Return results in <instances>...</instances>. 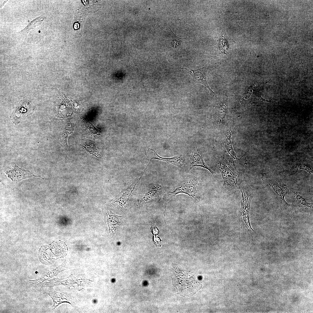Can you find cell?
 Instances as JSON below:
<instances>
[{"mask_svg": "<svg viewBox=\"0 0 313 313\" xmlns=\"http://www.w3.org/2000/svg\"><path fill=\"white\" fill-rule=\"evenodd\" d=\"M180 41L179 39H176L173 40L172 43V47L175 48L178 47Z\"/></svg>", "mask_w": 313, "mask_h": 313, "instance_id": "e0dca14e", "label": "cell"}, {"mask_svg": "<svg viewBox=\"0 0 313 313\" xmlns=\"http://www.w3.org/2000/svg\"><path fill=\"white\" fill-rule=\"evenodd\" d=\"M74 125L73 123H67L65 128V142L67 143V139L68 136L72 133L74 131Z\"/></svg>", "mask_w": 313, "mask_h": 313, "instance_id": "9a60e30c", "label": "cell"}, {"mask_svg": "<svg viewBox=\"0 0 313 313\" xmlns=\"http://www.w3.org/2000/svg\"><path fill=\"white\" fill-rule=\"evenodd\" d=\"M183 69L189 73L196 82L203 85L208 88L212 96H214V93L210 89L207 83L206 78L207 71L205 67L196 70H190L185 68Z\"/></svg>", "mask_w": 313, "mask_h": 313, "instance_id": "52a82bcc", "label": "cell"}, {"mask_svg": "<svg viewBox=\"0 0 313 313\" xmlns=\"http://www.w3.org/2000/svg\"><path fill=\"white\" fill-rule=\"evenodd\" d=\"M33 110V107L29 101L21 102L12 112L11 119L14 123L17 124L23 119L31 114Z\"/></svg>", "mask_w": 313, "mask_h": 313, "instance_id": "7a4b0ae2", "label": "cell"}, {"mask_svg": "<svg viewBox=\"0 0 313 313\" xmlns=\"http://www.w3.org/2000/svg\"><path fill=\"white\" fill-rule=\"evenodd\" d=\"M296 198L298 202L300 204L307 207H310L309 203H307L305 200L300 195L298 194L296 196Z\"/></svg>", "mask_w": 313, "mask_h": 313, "instance_id": "2e32d148", "label": "cell"}, {"mask_svg": "<svg viewBox=\"0 0 313 313\" xmlns=\"http://www.w3.org/2000/svg\"><path fill=\"white\" fill-rule=\"evenodd\" d=\"M269 184L273 188L275 193L286 203L287 204L285 201L284 196L286 194L285 187L282 184H276V182L269 181Z\"/></svg>", "mask_w": 313, "mask_h": 313, "instance_id": "9c48e42d", "label": "cell"}, {"mask_svg": "<svg viewBox=\"0 0 313 313\" xmlns=\"http://www.w3.org/2000/svg\"><path fill=\"white\" fill-rule=\"evenodd\" d=\"M219 47L223 53H225L226 50L228 49L227 41L223 37L219 39Z\"/></svg>", "mask_w": 313, "mask_h": 313, "instance_id": "5bb4252c", "label": "cell"}, {"mask_svg": "<svg viewBox=\"0 0 313 313\" xmlns=\"http://www.w3.org/2000/svg\"><path fill=\"white\" fill-rule=\"evenodd\" d=\"M156 156L158 157H152L151 159H155L161 160L166 162L168 163H172L176 165H179L181 164V161L183 160L182 157L180 156H175L171 158H166L161 157L159 156L155 152Z\"/></svg>", "mask_w": 313, "mask_h": 313, "instance_id": "8fae6325", "label": "cell"}, {"mask_svg": "<svg viewBox=\"0 0 313 313\" xmlns=\"http://www.w3.org/2000/svg\"><path fill=\"white\" fill-rule=\"evenodd\" d=\"M92 143H85L82 145L81 146L90 154H94V152L96 154V152L97 153V152L96 147L94 144Z\"/></svg>", "mask_w": 313, "mask_h": 313, "instance_id": "4fadbf2b", "label": "cell"}, {"mask_svg": "<svg viewBox=\"0 0 313 313\" xmlns=\"http://www.w3.org/2000/svg\"><path fill=\"white\" fill-rule=\"evenodd\" d=\"M79 28V25L78 23H75L74 26V28L75 29H77Z\"/></svg>", "mask_w": 313, "mask_h": 313, "instance_id": "ac0fdd59", "label": "cell"}, {"mask_svg": "<svg viewBox=\"0 0 313 313\" xmlns=\"http://www.w3.org/2000/svg\"><path fill=\"white\" fill-rule=\"evenodd\" d=\"M240 190L241 193V214L247 226L253 230L249 221V210L251 195L249 190L245 188H241Z\"/></svg>", "mask_w": 313, "mask_h": 313, "instance_id": "277c9868", "label": "cell"}, {"mask_svg": "<svg viewBox=\"0 0 313 313\" xmlns=\"http://www.w3.org/2000/svg\"><path fill=\"white\" fill-rule=\"evenodd\" d=\"M190 165L192 167H201L207 169L216 179L214 176V174L216 173L206 164L203 161L202 155H200L198 151H196L194 153L193 155L192 156L190 159Z\"/></svg>", "mask_w": 313, "mask_h": 313, "instance_id": "ba28073f", "label": "cell"}, {"mask_svg": "<svg viewBox=\"0 0 313 313\" xmlns=\"http://www.w3.org/2000/svg\"><path fill=\"white\" fill-rule=\"evenodd\" d=\"M44 17H40L34 19L31 22L22 30L19 33H25L28 32L30 30L34 28L36 26L40 24L43 21Z\"/></svg>", "mask_w": 313, "mask_h": 313, "instance_id": "7c38bea8", "label": "cell"}, {"mask_svg": "<svg viewBox=\"0 0 313 313\" xmlns=\"http://www.w3.org/2000/svg\"><path fill=\"white\" fill-rule=\"evenodd\" d=\"M219 170L223 179L224 184L229 187H234L237 183V175L230 165L223 163H218Z\"/></svg>", "mask_w": 313, "mask_h": 313, "instance_id": "3957f363", "label": "cell"}, {"mask_svg": "<svg viewBox=\"0 0 313 313\" xmlns=\"http://www.w3.org/2000/svg\"><path fill=\"white\" fill-rule=\"evenodd\" d=\"M176 276L172 279L178 294L183 296L193 295L202 288V285L196 280L192 274L180 271H176Z\"/></svg>", "mask_w": 313, "mask_h": 313, "instance_id": "6da1fadb", "label": "cell"}, {"mask_svg": "<svg viewBox=\"0 0 313 313\" xmlns=\"http://www.w3.org/2000/svg\"><path fill=\"white\" fill-rule=\"evenodd\" d=\"M6 174L12 181H18L23 179L32 176L41 177L33 174L31 171L19 167L15 164L12 165V168L8 170Z\"/></svg>", "mask_w": 313, "mask_h": 313, "instance_id": "5b68a950", "label": "cell"}, {"mask_svg": "<svg viewBox=\"0 0 313 313\" xmlns=\"http://www.w3.org/2000/svg\"><path fill=\"white\" fill-rule=\"evenodd\" d=\"M198 181L194 179L189 181L184 182L178 186L173 192L169 195H175L179 193H184L194 197L196 193V187Z\"/></svg>", "mask_w": 313, "mask_h": 313, "instance_id": "8992f818", "label": "cell"}, {"mask_svg": "<svg viewBox=\"0 0 313 313\" xmlns=\"http://www.w3.org/2000/svg\"><path fill=\"white\" fill-rule=\"evenodd\" d=\"M231 132H229L225 140V146L228 155H229L232 160L234 162L238 161L239 159L236 157L233 148L231 139Z\"/></svg>", "mask_w": 313, "mask_h": 313, "instance_id": "30bf717a", "label": "cell"}]
</instances>
